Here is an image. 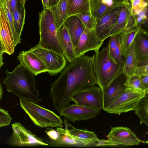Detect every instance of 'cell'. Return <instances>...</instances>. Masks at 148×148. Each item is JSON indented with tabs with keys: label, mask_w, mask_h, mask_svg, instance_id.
Masks as SVG:
<instances>
[{
	"label": "cell",
	"mask_w": 148,
	"mask_h": 148,
	"mask_svg": "<svg viewBox=\"0 0 148 148\" xmlns=\"http://www.w3.org/2000/svg\"><path fill=\"white\" fill-rule=\"evenodd\" d=\"M94 58L95 54L76 58L51 84L50 97L58 112L70 104L75 93L97 85L93 69Z\"/></svg>",
	"instance_id": "6da1fadb"
},
{
	"label": "cell",
	"mask_w": 148,
	"mask_h": 148,
	"mask_svg": "<svg viewBox=\"0 0 148 148\" xmlns=\"http://www.w3.org/2000/svg\"><path fill=\"white\" fill-rule=\"evenodd\" d=\"M7 77L3 81L7 90L17 96L19 99L38 103V90L35 88L36 82L34 74L26 67L19 64L14 70L5 71Z\"/></svg>",
	"instance_id": "7a4b0ae2"
},
{
	"label": "cell",
	"mask_w": 148,
	"mask_h": 148,
	"mask_svg": "<svg viewBox=\"0 0 148 148\" xmlns=\"http://www.w3.org/2000/svg\"><path fill=\"white\" fill-rule=\"evenodd\" d=\"M123 63L119 64L110 57L107 45L95 52L94 71L103 95L111 83L123 72Z\"/></svg>",
	"instance_id": "3957f363"
},
{
	"label": "cell",
	"mask_w": 148,
	"mask_h": 148,
	"mask_svg": "<svg viewBox=\"0 0 148 148\" xmlns=\"http://www.w3.org/2000/svg\"><path fill=\"white\" fill-rule=\"evenodd\" d=\"M40 40L42 47L62 53L57 34V29L50 10L43 9L39 13Z\"/></svg>",
	"instance_id": "277c9868"
},
{
	"label": "cell",
	"mask_w": 148,
	"mask_h": 148,
	"mask_svg": "<svg viewBox=\"0 0 148 148\" xmlns=\"http://www.w3.org/2000/svg\"><path fill=\"white\" fill-rule=\"evenodd\" d=\"M21 107L36 126L42 128L62 127L61 118L53 111L27 100L19 99Z\"/></svg>",
	"instance_id": "5b68a950"
},
{
	"label": "cell",
	"mask_w": 148,
	"mask_h": 148,
	"mask_svg": "<svg viewBox=\"0 0 148 148\" xmlns=\"http://www.w3.org/2000/svg\"><path fill=\"white\" fill-rule=\"evenodd\" d=\"M28 50L42 60L51 76L60 72L66 66V61L62 53L42 47L38 44Z\"/></svg>",
	"instance_id": "8992f818"
},
{
	"label": "cell",
	"mask_w": 148,
	"mask_h": 148,
	"mask_svg": "<svg viewBox=\"0 0 148 148\" xmlns=\"http://www.w3.org/2000/svg\"><path fill=\"white\" fill-rule=\"evenodd\" d=\"M146 93L126 89L105 111L109 113L119 115L134 111L139 101Z\"/></svg>",
	"instance_id": "52a82bcc"
},
{
	"label": "cell",
	"mask_w": 148,
	"mask_h": 148,
	"mask_svg": "<svg viewBox=\"0 0 148 148\" xmlns=\"http://www.w3.org/2000/svg\"><path fill=\"white\" fill-rule=\"evenodd\" d=\"M13 132L8 140L10 145L15 147L47 146L48 144L37 137L19 122L12 124Z\"/></svg>",
	"instance_id": "ba28073f"
},
{
	"label": "cell",
	"mask_w": 148,
	"mask_h": 148,
	"mask_svg": "<svg viewBox=\"0 0 148 148\" xmlns=\"http://www.w3.org/2000/svg\"><path fill=\"white\" fill-rule=\"evenodd\" d=\"M103 97L101 88L96 85L76 92L71 99L77 104L101 110L103 109Z\"/></svg>",
	"instance_id": "9c48e42d"
},
{
	"label": "cell",
	"mask_w": 148,
	"mask_h": 148,
	"mask_svg": "<svg viewBox=\"0 0 148 148\" xmlns=\"http://www.w3.org/2000/svg\"><path fill=\"white\" fill-rule=\"evenodd\" d=\"M63 119L65 129L58 127L56 130L59 134H66L80 142L83 146H95L99 139L94 132L86 129H77L65 118Z\"/></svg>",
	"instance_id": "30bf717a"
},
{
	"label": "cell",
	"mask_w": 148,
	"mask_h": 148,
	"mask_svg": "<svg viewBox=\"0 0 148 148\" xmlns=\"http://www.w3.org/2000/svg\"><path fill=\"white\" fill-rule=\"evenodd\" d=\"M101 110L91 107H86L76 104H69L59 113L67 120L74 123L77 121L87 120L95 118Z\"/></svg>",
	"instance_id": "8fae6325"
},
{
	"label": "cell",
	"mask_w": 148,
	"mask_h": 148,
	"mask_svg": "<svg viewBox=\"0 0 148 148\" xmlns=\"http://www.w3.org/2000/svg\"><path fill=\"white\" fill-rule=\"evenodd\" d=\"M97 36L94 29L85 28L74 49L76 58L90 51H99L103 43Z\"/></svg>",
	"instance_id": "7c38bea8"
},
{
	"label": "cell",
	"mask_w": 148,
	"mask_h": 148,
	"mask_svg": "<svg viewBox=\"0 0 148 148\" xmlns=\"http://www.w3.org/2000/svg\"><path fill=\"white\" fill-rule=\"evenodd\" d=\"M107 137L118 145L124 146L138 145L146 143L139 139L130 129L122 126L112 127Z\"/></svg>",
	"instance_id": "4fadbf2b"
},
{
	"label": "cell",
	"mask_w": 148,
	"mask_h": 148,
	"mask_svg": "<svg viewBox=\"0 0 148 148\" xmlns=\"http://www.w3.org/2000/svg\"><path fill=\"white\" fill-rule=\"evenodd\" d=\"M127 77L122 72L110 84L103 95V109H106L126 90L125 83Z\"/></svg>",
	"instance_id": "5bb4252c"
},
{
	"label": "cell",
	"mask_w": 148,
	"mask_h": 148,
	"mask_svg": "<svg viewBox=\"0 0 148 148\" xmlns=\"http://www.w3.org/2000/svg\"><path fill=\"white\" fill-rule=\"evenodd\" d=\"M121 7L115 8L105 16L97 22L94 29L97 36L102 41L107 38V36L116 23Z\"/></svg>",
	"instance_id": "9a60e30c"
},
{
	"label": "cell",
	"mask_w": 148,
	"mask_h": 148,
	"mask_svg": "<svg viewBox=\"0 0 148 148\" xmlns=\"http://www.w3.org/2000/svg\"><path fill=\"white\" fill-rule=\"evenodd\" d=\"M0 41L5 53L9 55L13 53L15 46L12 32L5 13L0 7Z\"/></svg>",
	"instance_id": "2e32d148"
},
{
	"label": "cell",
	"mask_w": 148,
	"mask_h": 148,
	"mask_svg": "<svg viewBox=\"0 0 148 148\" xmlns=\"http://www.w3.org/2000/svg\"><path fill=\"white\" fill-rule=\"evenodd\" d=\"M17 58L20 64L26 67L35 76L47 72L46 67L42 60L29 50L20 52Z\"/></svg>",
	"instance_id": "e0dca14e"
},
{
	"label": "cell",
	"mask_w": 148,
	"mask_h": 148,
	"mask_svg": "<svg viewBox=\"0 0 148 148\" xmlns=\"http://www.w3.org/2000/svg\"><path fill=\"white\" fill-rule=\"evenodd\" d=\"M134 42L138 65L148 62V34L141 27L139 28Z\"/></svg>",
	"instance_id": "ac0fdd59"
},
{
	"label": "cell",
	"mask_w": 148,
	"mask_h": 148,
	"mask_svg": "<svg viewBox=\"0 0 148 148\" xmlns=\"http://www.w3.org/2000/svg\"><path fill=\"white\" fill-rule=\"evenodd\" d=\"M57 34L62 54L69 63L76 58L72 42L67 29L64 26L57 29Z\"/></svg>",
	"instance_id": "d6986e66"
},
{
	"label": "cell",
	"mask_w": 148,
	"mask_h": 148,
	"mask_svg": "<svg viewBox=\"0 0 148 148\" xmlns=\"http://www.w3.org/2000/svg\"><path fill=\"white\" fill-rule=\"evenodd\" d=\"M62 26L67 29L75 49L85 27L79 18L75 15L69 16Z\"/></svg>",
	"instance_id": "ffe728a7"
},
{
	"label": "cell",
	"mask_w": 148,
	"mask_h": 148,
	"mask_svg": "<svg viewBox=\"0 0 148 148\" xmlns=\"http://www.w3.org/2000/svg\"><path fill=\"white\" fill-rule=\"evenodd\" d=\"M49 8L51 11L57 29L61 28L69 17L67 12V0H59L55 5Z\"/></svg>",
	"instance_id": "44dd1931"
},
{
	"label": "cell",
	"mask_w": 148,
	"mask_h": 148,
	"mask_svg": "<svg viewBox=\"0 0 148 148\" xmlns=\"http://www.w3.org/2000/svg\"><path fill=\"white\" fill-rule=\"evenodd\" d=\"M25 4L23 0H19L12 13L14 29L17 35L20 37L25 23Z\"/></svg>",
	"instance_id": "7402d4cb"
},
{
	"label": "cell",
	"mask_w": 148,
	"mask_h": 148,
	"mask_svg": "<svg viewBox=\"0 0 148 148\" xmlns=\"http://www.w3.org/2000/svg\"><path fill=\"white\" fill-rule=\"evenodd\" d=\"M141 26L134 27L125 30L119 35L120 37L121 53L124 59L127 56L139 28Z\"/></svg>",
	"instance_id": "603a6c76"
},
{
	"label": "cell",
	"mask_w": 148,
	"mask_h": 148,
	"mask_svg": "<svg viewBox=\"0 0 148 148\" xmlns=\"http://www.w3.org/2000/svg\"><path fill=\"white\" fill-rule=\"evenodd\" d=\"M130 14V6L125 5H122L117 22L109 32L107 38L112 36L119 35L125 31Z\"/></svg>",
	"instance_id": "cb8c5ba5"
},
{
	"label": "cell",
	"mask_w": 148,
	"mask_h": 148,
	"mask_svg": "<svg viewBox=\"0 0 148 148\" xmlns=\"http://www.w3.org/2000/svg\"><path fill=\"white\" fill-rule=\"evenodd\" d=\"M119 7L104 5L101 3V0H90V12L96 25L98 21L103 16Z\"/></svg>",
	"instance_id": "d4e9b609"
},
{
	"label": "cell",
	"mask_w": 148,
	"mask_h": 148,
	"mask_svg": "<svg viewBox=\"0 0 148 148\" xmlns=\"http://www.w3.org/2000/svg\"><path fill=\"white\" fill-rule=\"evenodd\" d=\"M86 12H90V0H67L69 16Z\"/></svg>",
	"instance_id": "484cf974"
},
{
	"label": "cell",
	"mask_w": 148,
	"mask_h": 148,
	"mask_svg": "<svg viewBox=\"0 0 148 148\" xmlns=\"http://www.w3.org/2000/svg\"><path fill=\"white\" fill-rule=\"evenodd\" d=\"M138 65V62L135 54L133 41L128 55L124 59L122 69L123 73L127 77L132 76L133 75L134 70Z\"/></svg>",
	"instance_id": "4316f807"
},
{
	"label": "cell",
	"mask_w": 148,
	"mask_h": 148,
	"mask_svg": "<svg viewBox=\"0 0 148 148\" xmlns=\"http://www.w3.org/2000/svg\"><path fill=\"white\" fill-rule=\"evenodd\" d=\"M134 111L140 119V124L144 123L148 127V93L140 100Z\"/></svg>",
	"instance_id": "83f0119b"
},
{
	"label": "cell",
	"mask_w": 148,
	"mask_h": 148,
	"mask_svg": "<svg viewBox=\"0 0 148 148\" xmlns=\"http://www.w3.org/2000/svg\"><path fill=\"white\" fill-rule=\"evenodd\" d=\"M0 7L4 11L7 18L9 22L12 32L14 44L16 46L18 43H21V37H18L15 30L11 11L9 0H0Z\"/></svg>",
	"instance_id": "f1b7e54d"
},
{
	"label": "cell",
	"mask_w": 148,
	"mask_h": 148,
	"mask_svg": "<svg viewBox=\"0 0 148 148\" xmlns=\"http://www.w3.org/2000/svg\"><path fill=\"white\" fill-rule=\"evenodd\" d=\"M126 89L130 90L139 92L148 93L142 86L139 77L133 75L128 77L125 83Z\"/></svg>",
	"instance_id": "f546056e"
},
{
	"label": "cell",
	"mask_w": 148,
	"mask_h": 148,
	"mask_svg": "<svg viewBox=\"0 0 148 148\" xmlns=\"http://www.w3.org/2000/svg\"><path fill=\"white\" fill-rule=\"evenodd\" d=\"M75 15L79 18L86 28L89 29H95L96 25L90 12H84Z\"/></svg>",
	"instance_id": "4dcf8cb0"
},
{
	"label": "cell",
	"mask_w": 148,
	"mask_h": 148,
	"mask_svg": "<svg viewBox=\"0 0 148 148\" xmlns=\"http://www.w3.org/2000/svg\"><path fill=\"white\" fill-rule=\"evenodd\" d=\"M55 141H56L58 144L62 145H82V143L79 141L65 134H59L58 138Z\"/></svg>",
	"instance_id": "1f68e13d"
},
{
	"label": "cell",
	"mask_w": 148,
	"mask_h": 148,
	"mask_svg": "<svg viewBox=\"0 0 148 148\" xmlns=\"http://www.w3.org/2000/svg\"><path fill=\"white\" fill-rule=\"evenodd\" d=\"M130 2L131 4V14L133 16L136 15L147 6L148 3L143 0H130Z\"/></svg>",
	"instance_id": "d6a6232c"
},
{
	"label": "cell",
	"mask_w": 148,
	"mask_h": 148,
	"mask_svg": "<svg viewBox=\"0 0 148 148\" xmlns=\"http://www.w3.org/2000/svg\"><path fill=\"white\" fill-rule=\"evenodd\" d=\"M135 19L137 26H141L142 24H145L148 26V10L147 7L136 15L133 16Z\"/></svg>",
	"instance_id": "836d02e7"
},
{
	"label": "cell",
	"mask_w": 148,
	"mask_h": 148,
	"mask_svg": "<svg viewBox=\"0 0 148 148\" xmlns=\"http://www.w3.org/2000/svg\"><path fill=\"white\" fill-rule=\"evenodd\" d=\"M118 36V35H115L110 36V39L107 45L108 53L110 56L116 61H117L115 59V51Z\"/></svg>",
	"instance_id": "e575fe53"
},
{
	"label": "cell",
	"mask_w": 148,
	"mask_h": 148,
	"mask_svg": "<svg viewBox=\"0 0 148 148\" xmlns=\"http://www.w3.org/2000/svg\"><path fill=\"white\" fill-rule=\"evenodd\" d=\"M12 121L8 112L0 108V127L9 125Z\"/></svg>",
	"instance_id": "d590c367"
},
{
	"label": "cell",
	"mask_w": 148,
	"mask_h": 148,
	"mask_svg": "<svg viewBox=\"0 0 148 148\" xmlns=\"http://www.w3.org/2000/svg\"><path fill=\"white\" fill-rule=\"evenodd\" d=\"M133 75L139 77L148 75V62L137 65L134 70Z\"/></svg>",
	"instance_id": "8d00e7d4"
},
{
	"label": "cell",
	"mask_w": 148,
	"mask_h": 148,
	"mask_svg": "<svg viewBox=\"0 0 148 148\" xmlns=\"http://www.w3.org/2000/svg\"><path fill=\"white\" fill-rule=\"evenodd\" d=\"M115 59L117 62L119 64L123 63L124 58L122 54L120 37L119 35L115 49Z\"/></svg>",
	"instance_id": "74e56055"
},
{
	"label": "cell",
	"mask_w": 148,
	"mask_h": 148,
	"mask_svg": "<svg viewBox=\"0 0 148 148\" xmlns=\"http://www.w3.org/2000/svg\"><path fill=\"white\" fill-rule=\"evenodd\" d=\"M119 145L114 142L108 139L99 140L95 145V147L116 146Z\"/></svg>",
	"instance_id": "f35d334b"
},
{
	"label": "cell",
	"mask_w": 148,
	"mask_h": 148,
	"mask_svg": "<svg viewBox=\"0 0 148 148\" xmlns=\"http://www.w3.org/2000/svg\"><path fill=\"white\" fill-rule=\"evenodd\" d=\"M47 130L45 132L49 137L53 140L56 141L58 138L59 134L56 131L52 128H47Z\"/></svg>",
	"instance_id": "ab89813d"
},
{
	"label": "cell",
	"mask_w": 148,
	"mask_h": 148,
	"mask_svg": "<svg viewBox=\"0 0 148 148\" xmlns=\"http://www.w3.org/2000/svg\"><path fill=\"white\" fill-rule=\"evenodd\" d=\"M135 27H137L135 19L134 16L130 14L127 21L125 30H128Z\"/></svg>",
	"instance_id": "60d3db41"
},
{
	"label": "cell",
	"mask_w": 148,
	"mask_h": 148,
	"mask_svg": "<svg viewBox=\"0 0 148 148\" xmlns=\"http://www.w3.org/2000/svg\"><path fill=\"white\" fill-rule=\"evenodd\" d=\"M141 84L146 91L148 92V75L139 77Z\"/></svg>",
	"instance_id": "b9f144b4"
},
{
	"label": "cell",
	"mask_w": 148,
	"mask_h": 148,
	"mask_svg": "<svg viewBox=\"0 0 148 148\" xmlns=\"http://www.w3.org/2000/svg\"><path fill=\"white\" fill-rule=\"evenodd\" d=\"M9 1L10 8L12 13L19 0H9Z\"/></svg>",
	"instance_id": "7bdbcfd3"
},
{
	"label": "cell",
	"mask_w": 148,
	"mask_h": 148,
	"mask_svg": "<svg viewBox=\"0 0 148 148\" xmlns=\"http://www.w3.org/2000/svg\"><path fill=\"white\" fill-rule=\"evenodd\" d=\"M49 0H41L43 9L48 8Z\"/></svg>",
	"instance_id": "ee69618b"
},
{
	"label": "cell",
	"mask_w": 148,
	"mask_h": 148,
	"mask_svg": "<svg viewBox=\"0 0 148 148\" xmlns=\"http://www.w3.org/2000/svg\"><path fill=\"white\" fill-rule=\"evenodd\" d=\"M4 53L5 52L4 51L0 50V70L1 67L4 64L3 62V55Z\"/></svg>",
	"instance_id": "f6af8a7d"
},
{
	"label": "cell",
	"mask_w": 148,
	"mask_h": 148,
	"mask_svg": "<svg viewBox=\"0 0 148 148\" xmlns=\"http://www.w3.org/2000/svg\"><path fill=\"white\" fill-rule=\"evenodd\" d=\"M59 0H49L48 8L56 4Z\"/></svg>",
	"instance_id": "bcb514c9"
},
{
	"label": "cell",
	"mask_w": 148,
	"mask_h": 148,
	"mask_svg": "<svg viewBox=\"0 0 148 148\" xmlns=\"http://www.w3.org/2000/svg\"><path fill=\"white\" fill-rule=\"evenodd\" d=\"M3 89L2 86L0 82V101L2 100L3 95Z\"/></svg>",
	"instance_id": "7dc6e473"
},
{
	"label": "cell",
	"mask_w": 148,
	"mask_h": 148,
	"mask_svg": "<svg viewBox=\"0 0 148 148\" xmlns=\"http://www.w3.org/2000/svg\"><path fill=\"white\" fill-rule=\"evenodd\" d=\"M130 0H123V3L124 5L130 6Z\"/></svg>",
	"instance_id": "c3c4849f"
},
{
	"label": "cell",
	"mask_w": 148,
	"mask_h": 148,
	"mask_svg": "<svg viewBox=\"0 0 148 148\" xmlns=\"http://www.w3.org/2000/svg\"><path fill=\"white\" fill-rule=\"evenodd\" d=\"M0 50L4 51V49L3 48V47L1 44V41H0Z\"/></svg>",
	"instance_id": "681fc988"
},
{
	"label": "cell",
	"mask_w": 148,
	"mask_h": 148,
	"mask_svg": "<svg viewBox=\"0 0 148 148\" xmlns=\"http://www.w3.org/2000/svg\"><path fill=\"white\" fill-rule=\"evenodd\" d=\"M145 2L148 3V0H143Z\"/></svg>",
	"instance_id": "f907efd6"
},
{
	"label": "cell",
	"mask_w": 148,
	"mask_h": 148,
	"mask_svg": "<svg viewBox=\"0 0 148 148\" xmlns=\"http://www.w3.org/2000/svg\"><path fill=\"white\" fill-rule=\"evenodd\" d=\"M27 0H24V2L25 3L26 1Z\"/></svg>",
	"instance_id": "816d5d0a"
}]
</instances>
